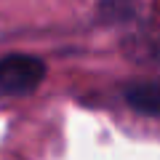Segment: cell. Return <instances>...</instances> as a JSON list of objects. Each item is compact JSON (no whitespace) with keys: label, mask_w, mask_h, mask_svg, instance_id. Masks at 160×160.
Instances as JSON below:
<instances>
[{"label":"cell","mask_w":160,"mask_h":160,"mask_svg":"<svg viewBox=\"0 0 160 160\" xmlns=\"http://www.w3.org/2000/svg\"><path fill=\"white\" fill-rule=\"evenodd\" d=\"M46 64L29 53H11L0 59V93H29L43 83Z\"/></svg>","instance_id":"6da1fadb"},{"label":"cell","mask_w":160,"mask_h":160,"mask_svg":"<svg viewBox=\"0 0 160 160\" xmlns=\"http://www.w3.org/2000/svg\"><path fill=\"white\" fill-rule=\"evenodd\" d=\"M128 3H131V0H102V11L107 13V16H112V13H123Z\"/></svg>","instance_id":"3957f363"},{"label":"cell","mask_w":160,"mask_h":160,"mask_svg":"<svg viewBox=\"0 0 160 160\" xmlns=\"http://www.w3.org/2000/svg\"><path fill=\"white\" fill-rule=\"evenodd\" d=\"M126 102L131 109L149 118H160V83L158 80H136L126 86Z\"/></svg>","instance_id":"7a4b0ae2"}]
</instances>
